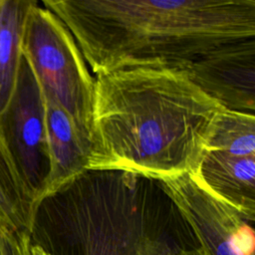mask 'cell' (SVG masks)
Wrapping results in <instances>:
<instances>
[{"label":"cell","mask_w":255,"mask_h":255,"mask_svg":"<svg viewBox=\"0 0 255 255\" xmlns=\"http://www.w3.org/2000/svg\"><path fill=\"white\" fill-rule=\"evenodd\" d=\"M225 109L177 69L96 75L88 170L158 181L196 174Z\"/></svg>","instance_id":"2"},{"label":"cell","mask_w":255,"mask_h":255,"mask_svg":"<svg viewBox=\"0 0 255 255\" xmlns=\"http://www.w3.org/2000/svg\"><path fill=\"white\" fill-rule=\"evenodd\" d=\"M141 175L86 170L36 205L30 242L50 255H139L155 215Z\"/></svg>","instance_id":"3"},{"label":"cell","mask_w":255,"mask_h":255,"mask_svg":"<svg viewBox=\"0 0 255 255\" xmlns=\"http://www.w3.org/2000/svg\"><path fill=\"white\" fill-rule=\"evenodd\" d=\"M36 1L0 0V112L14 90L27 15Z\"/></svg>","instance_id":"9"},{"label":"cell","mask_w":255,"mask_h":255,"mask_svg":"<svg viewBox=\"0 0 255 255\" xmlns=\"http://www.w3.org/2000/svg\"><path fill=\"white\" fill-rule=\"evenodd\" d=\"M31 255H50V254L44 251L42 248L31 244Z\"/></svg>","instance_id":"14"},{"label":"cell","mask_w":255,"mask_h":255,"mask_svg":"<svg viewBox=\"0 0 255 255\" xmlns=\"http://www.w3.org/2000/svg\"><path fill=\"white\" fill-rule=\"evenodd\" d=\"M0 136L24 186L37 203L50 171L42 88L22 53L14 90L0 112Z\"/></svg>","instance_id":"5"},{"label":"cell","mask_w":255,"mask_h":255,"mask_svg":"<svg viewBox=\"0 0 255 255\" xmlns=\"http://www.w3.org/2000/svg\"><path fill=\"white\" fill-rule=\"evenodd\" d=\"M154 215L144 236L139 255H206L198 244L189 246L176 244L172 237L159 233Z\"/></svg>","instance_id":"12"},{"label":"cell","mask_w":255,"mask_h":255,"mask_svg":"<svg viewBox=\"0 0 255 255\" xmlns=\"http://www.w3.org/2000/svg\"><path fill=\"white\" fill-rule=\"evenodd\" d=\"M96 75L184 72L228 110L255 108V0H46Z\"/></svg>","instance_id":"1"},{"label":"cell","mask_w":255,"mask_h":255,"mask_svg":"<svg viewBox=\"0 0 255 255\" xmlns=\"http://www.w3.org/2000/svg\"><path fill=\"white\" fill-rule=\"evenodd\" d=\"M35 208L0 136V228L30 234Z\"/></svg>","instance_id":"10"},{"label":"cell","mask_w":255,"mask_h":255,"mask_svg":"<svg viewBox=\"0 0 255 255\" xmlns=\"http://www.w3.org/2000/svg\"><path fill=\"white\" fill-rule=\"evenodd\" d=\"M197 174L217 196L255 220V156L206 150Z\"/></svg>","instance_id":"8"},{"label":"cell","mask_w":255,"mask_h":255,"mask_svg":"<svg viewBox=\"0 0 255 255\" xmlns=\"http://www.w3.org/2000/svg\"><path fill=\"white\" fill-rule=\"evenodd\" d=\"M43 95L50 157L45 197L88 170L89 152L68 114L50 94L43 91Z\"/></svg>","instance_id":"7"},{"label":"cell","mask_w":255,"mask_h":255,"mask_svg":"<svg viewBox=\"0 0 255 255\" xmlns=\"http://www.w3.org/2000/svg\"><path fill=\"white\" fill-rule=\"evenodd\" d=\"M0 255H31L29 234L0 228Z\"/></svg>","instance_id":"13"},{"label":"cell","mask_w":255,"mask_h":255,"mask_svg":"<svg viewBox=\"0 0 255 255\" xmlns=\"http://www.w3.org/2000/svg\"><path fill=\"white\" fill-rule=\"evenodd\" d=\"M206 150L234 156H255V118L253 114L225 109Z\"/></svg>","instance_id":"11"},{"label":"cell","mask_w":255,"mask_h":255,"mask_svg":"<svg viewBox=\"0 0 255 255\" xmlns=\"http://www.w3.org/2000/svg\"><path fill=\"white\" fill-rule=\"evenodd\" d=\"M22 53L42 90L68 114L90 153L95 78L69 29L37 1L26 18Z\"/></svg>","instance_id":"4"},{"label":"cell","mask_w":255,"mask_h":255,"mask_svg":"<svg viewBox=\"0 0 255 255\" xmlns=\"http://www.w3.org/2000/svg\"><path fill=\"white\" fill-rule=\"evenodd\" d=\"M206 255H255L254 221L186 173L160 181Z\"/></svg>","instance_id":"6"}]
</instances>
